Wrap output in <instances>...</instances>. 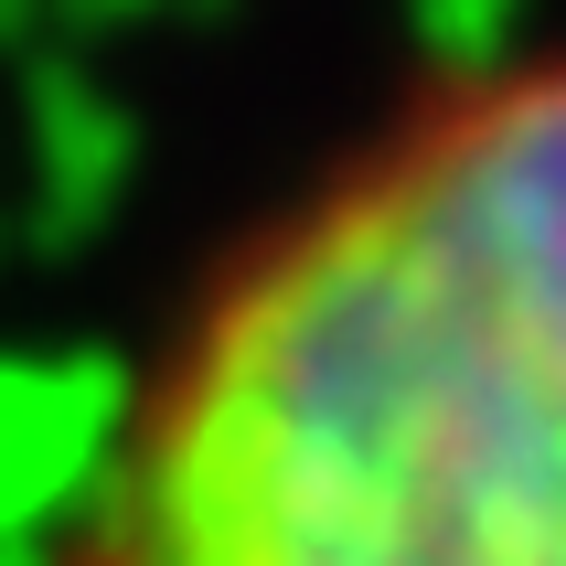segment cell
<instances>
[{
    "label": "cell",
    "mask_w": 566,
    "mask_h": 566,
    "mask_svg": "<svg viewBox=\"0 0 566 566\" xmlns=\"http://www.w3.org/2000/svg\"><path fill=\"white\" fill-rule=\"evenodd\" d=\"M64 566H566V54L417 96L203 289Z\"/></svg>",
    "instance_id": "6da1fadb"
}]
</instances>
